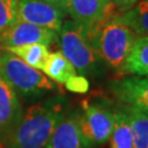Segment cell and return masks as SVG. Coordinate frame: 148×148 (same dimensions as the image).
<instances>
[{
	"label": "cell",
	"mask_w": 148,
	"mask_h": 148,
	"mask_svg": "<svg viewBox=\"0 0 148 148\" xmlns=\"http://www.w3.org/2000/svg\"><path fill=\"white\" fill-rule=\"evenodd\" d=\"M43 71L49 79L54 80L57 84L64 85L69 78L77 75V71L73 64L65 57V55L60 51L49 53Z\"/></svg>",
	"instance_id": "cell-14"
},
{
	"label": "cell",
	"mask_w": 148,
	"mask_h": 148,
	"mask_svg": "<svg viewBox=\"0 0 148 148\" xmlns=\"http://www.w3.org/2000/svg\"><path fill=\"white\" fill-rule=\"evenodd\" d=\"M81 109L78 123L87 147L104 145L111 136L116 110L111 109L106 101H93L90 98L81 102Z\"/></svg>",
	"instance_id": "cell-5"
},
{
	"label": "cell",
	"mask_w": 148,
	"mask_h": 148,
	"mask_svg": "<svg viewBox=\"0 0 148 148\" xmlns=\"http://www.w3.org/2000/svg\"><path fill=\"white\" fill-rule=\"evenodd\" d=\"M132 130L134 148H148V113L133 106H124Z\"/></svg>",
	"instance_id": "cell-17"
},
{
	"label": "cell",
	"mask_w": 148,
	"mask_h": 148,
	"mask_svg": "<svg viewBox=\"0 0 148 148\" xmlns=\"http://www.w3.org/2000/svg\"><path fill=\"white\" fill-rule=\"evenodd\" d=\"M0 49H1V48H0Z\"/></svg>",
	"instance_id": "cell-23"
},
{
	"label": "cell",
	"mask_w": 148,
	"mask_h": 148,
	"mask_svg": "<svg viewBox=\"0 0 148 148\" xmlns=\"http://www.w3.org/2000/svg\"><path fill=\"white\" fill-rule=\"evenodd\" d=\"M64 16L63 11L44 0H19L18 21L32 23L58 34Z\"/></svg>",
	"instance_id": "cell-7"
},
{
	"label": "cell",
	"mask_w": 148,
	"mask_h": 148,
	"mask_svg": "<svg viewBox=\"0 0 148 148\" xmlns=\"http://www.w3.org/2000/svg\"><path fill=\"white\" fill-rule=\"evenodd\" d=\"M48 3L53 5L54 7L58 8L59 10H62L64 13L67 12V5H68V1L69 0H44Z\"/></svg>",
	"instance_id": "cell-20"
},
{
	"label": "cell",
	"mask_w": 148,
	"mask_h": 148,
	"mask_svg": "<svg viewBox=\"0 0 148 148\" xmlns=\"http://www.w3.org/2000/svg\"><path fill=\"white\" fill-rule=\"evenodd\" d=\"M0 78L23 98H38L57 89L48 77L7 49H0Z\"/></svg>",
	"instance_id": "cell-3"
},
{
	"label": "cell",
	"mask_w": 148,
	"mask_h": 148,
	"mask_svg": "<svg viewBox=\"0 0 148 148\" xmlns=\"http://www.w3.org/2000/svg\"><path fill=\"white\" fill-rule=\"evenodd\" d=\"M58 34L60 52L73 64L76 71L85 77L97 74L102 60L91 46L84 27L73 20H67L64 21Z\"/></svg>",
	"instance_id": "cell-4"
},
{
	"label": "cell",
	"mask_w": 148,
	"mask_h": 148,
	"mask_svg": "<svg viewBox=\"0 0 148 148\" xmlns=\"http://www.w3.org/2000/svg\"><path fill=\"white\" fill-rule=\"evenodd\" d=\"M7 51L16 55V57L23 60L30 67L42 71L49 56L48 47L44 44H30L23 46H16V47L7 48Z\"/></svg>",
	"instance_id": "cell-16"
},
{
	"label": "cell",
	"mask_w": 148,
	"mask_h": 148,
	"mask_svg": "<svg viewBox=\"0 0 148 148\" xmlns=\"http://www.w3.org/2000/svg\"><path fill=\"white\" fill-rule=\"evenodd\" d=\"M58 34L45 27L27 22L16 21L14 24L0 33V48L7 49L30 44L51 45L57 42Z\"/></svg>",
	"instance_id": "cell-6"
},
{
	"label": "cell",
	"mask_w": 148,
	"mask_h": 148,
	"mask_svg": "<svg viewBox=\"0 0 148 148\" xmlns=\"http://www.w3.org/2000/svg\"><path fill=\"white\" fill-rule=\"evenodd\" d=\"M148 77V37H138L128 54L121 74Z\"/></svg>",
	"instance_id": "cell-12"
},
{
	"label": "cell",
	"mask_w": 148,
	"mask_h": 148,
	"mask_svg": "<svg viewBox=\"0 0 148 148\" xmlns=\"http://www.w3.org/2000/svg\"><path fill=\"white\" fill-rule=\"evenodd\" d=\"M66 88L75 93H86L89 90V81L85 76L75 75L65 82Z\"/></svg>",
	"instance_id": "cell-19"
},
{
	"label": "cell",
	"mask_w": 148,
	"mask_h": 148,
	"mask_svg": "<svg viewBox=\"0 0 148 148\" xmlns=\"http://www.w3.org/2000/svg\"><path fill=\"white\" fill-rule=\"evenodd\" d=\"M119 18L137 37H148V0H139L130 9L119 13Z\"/></svg>",
	"instance_id": "cell-13"
},
{
	"label": "cell",
	"mask_w": 148,
	"mask_h": 148,
	"mask_svg": "<svg viewBox=\"0 0 148 148\" xmlns=\"http://www.w3.org/2000/svg\"><path fill=\"white\" fill-rule=\"evenodd\" d=\"M120 12L106 16L88 34L95 53L109 67L122 73L137 35L119 18Z\"/></svg>",
	"instance_id": "cell-2"
},
{
	"label": "cell",
	"mask_w": 148,
	"mask_h": 148,
	"mask_svg": "<svg viewBox=\"0 0 148 148\" xmlns=\"http://www.w3.org/2000/svg\"><path fill=\"white\" fill-rule=\"evenodd\" d=\"M109 140L110 148H134L132 130L125 109L115 111L113 130Z\"/></svg>",
	"instance_id": "cell-15"
},
{
	"label": "cell",
	"mask_w": 148,
	"mask_h": 148,
	"mask_svg": "<svg viewBox=\"0 0 148 148\" xmlns=\"http://www.w3.org/2000/svg\"><path fill=\"white\" fill-rule=\"evenodd\" d=\"M67 12L73 21L84 27L88 35L106 16L120 11H117L115 3L108 0H69Z\"/></svg>",
	"instance_id": "cell-8"
},
{
	"label": "cell",
	"mask_w": 148,
	"mask_h": 148,
	"mask_svg": "<svg viewBox=\"0 0 148 148\" xmlns=\"http://www.w3.org/2000/svg\"><path fill=\"white\" fill-rule=\"evenodd\" d=\"M111 91L124 106H133L148 113V77L125 76L111 82Z\"/></svg>",
	"instance_id": "cell-9"
},
{
	"label": "cell",
	"mask_w": 148,
	"mask_h": 148,
	"mask_svg": "<svg viewBox=\"0 0 148 148\" xmlns=\"http://www.w3.org/2000/svg\"><path fill=\"white\" fill-rule=\"evenodd\" d=\"M23 111L16 93L0 78V145L8 147Z\"/></svg>",
	"instance_id": "cell-10"
},
{
	"label": "cell",
	"mask_w": 148,
	"mask_h": 148,
	"mask_svg": "<svg viewBox=\"0 0 148 148\" xmlns=\"http://www.w3.org/2000/svg\"><path fill=\"white\" fill-rule=\"evenodd\" d=\"M45 148H88L81 135L78 113H70L56 127Z\"/></svg>",
	"instance_id": "cell-11"
},
{
	"label": "cell",
	"mask_w": 148,
	"mask_h": 148,
	"mask_svg": "<svg viewBox=\"0 0 148 148\" xmlns=\"http://www.w3.org/2000/svg\"><path fill=\"white\" fill-rule=\"evenodd\" d=\"M19 0H0V33L18 21Z\"/></svg>",
	"instance_id": "cell-18"
},
{
	"label": "cell",
	"mask_w": 148,
	"mask_h": 148,
	"mask_svg": "<svg viewBox=\"0 0 148 148\" xmlns=\"http://www.w3.org/2000/svg\"><path fill=\"white\" fill-rule=\"evenodd\" d=\"M108 1H110V2H113V3H115V0H108ZM116 5V3H115Z\"/></svg>",
	"instance_id": "cell-22"
},
{
	"label": "cell",
	"mask_w": 148,
	"mask_h": 148,
	"mask_svg": "<svg viewBox=\"0 0 148 148\" xmlns=\"http://www.w3.org/2000/svg\"><path fill=\"white\" fill-rule=\"evenodd\" d=\"M66 103L54 97L31 106L24 114L7 148H45L56 127L66 116Z\"/></svg>",
	"instance_id": "cell-1"
},
{
	"label": "cell",
	"mask_w": 148,
	"mask_h": 148,
	"mask_svg": "<svg viewBox=\"0 0 148 148\" xmlns=\"http://www.w3.org/2000/svg\"><path fill=\"white\" fill-rule=\"evenodd\" d=\"M133 1H135V0H122V3H124V5H125V2H127L128 5H132Z\"/></svg>",
	"instance_id": "cell-21"
}]
</instances>
